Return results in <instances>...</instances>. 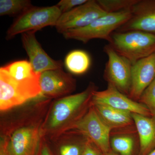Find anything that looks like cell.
I'll list each match as a JSON object with an SVG mask.
<instances>
[{
    "label": "cell",
    "mask_w": 155,
    "mask_h": 155,
    "mask_svg": "<svg viewBox=\"0 0 155 155\" xmlns=\"http://www.w3.org/2000/svg\"><path fill=\"white\" fill-rule=\"evenodd\" d=\"M41 95L56 97L72 91L75 87V80L62 68L42 72L39 79Z\"/></svg>",
    "instance_id": "obj_11"
},
{
    "label": "cell",
    "mask_w": 155,
    "mask_h": 155,
    "mask_svg": "<svg viewBox=\"0 0 155 155\" xmlns=\"http://www.w3.org/2000/svg\"><path fill=\"white\" fill-rule=\"evenodd\" d=\"M109 45L132 64L155 53V35L141 31L114 32Z\"/></svg>",
    "instance_id": "obj_1"
},
{
    "label": "cell",
    "mask_w": 155,
    "mask_h": 155,
    "mask_svg": "<svg viewBox=\"0 0 155 155\" xmlns=\"http://www.w3.org/2000/svg\"><path fill=\"white\" fill-rule=\"evenodd\" d=\"M36 32L32 31L21 34L22 47L35 72L41 73L48 70L63 68V61L54 60L42 48L35 36Z\"/></svg>",
    "instance_id": "obj_9"
},
{
    "label": "cell",
    "mask_w": 155,
    "mask_h": 155,
    "mask_svg": "<svg viewBox=\"0 0 155 155\" xmlns=\"http://www.w3.org/2000/svg\"><path fill=\"white\" fill-rule=\"evenodd\" d=\"M100 116L111 127L129 125L132 121L131 114L105 105L94 104Z\"/></svg>",
    "instance_id": "obj_16"
},
{
    "label": "cell",
    "mask_w": 155,
    "mask_h": 155,
    "mask_svg": "<svg viewBox=\"0 0 155 155\" xmlns=\"http://www.w3.org/2000/svg\"><path fill=\"white\" fill-rule=\"evenodd\" d=\"M104 50L108 57L105 75L109 84L122 93L129 94L132 64L115 51L109 45L105 47Z\"/></svg>",
    "instance_id": "obj_6"
},
{
    "label": "cell",
    "mask_w": 155,
    "mask_h": 155,
    "mask_svg": "<svg viewBox=\"0 0 155 155\" xmlns=\"http://www.w3.org/2000/svg\"><path fill=\"white\" fill-rule=\"evenodd\" d=\"M91 61L88 54L85 51L75 50L68 53L64 64L68 70L73 74L81 75L88 70Z\"/></svg>",
    "instance_id": "obj_18"
},
{
    "label": "cell",
    "mask_w": 155,
    "mask_h": 155,
    "mask_svg": "<svg viewBox=\"0 0 155 155\" xmlns=\"http://www.w3.org/2000/svg\"><path fill=\"white\" fill-rule=\"evenodd\" d=\"M107 155H117L116 154H115L113 153H109V154H108Z\"/></svg>",
    "instance_id": "obj_28"
},
{
    "label": "cell",
    "mask_w": 155,
    "mask_h": 155,
    "mask_svg": "<svg viewBox=\"0 0 155 155\" xmlns=\"http://www.w3.org/2000/svg\"><path fill=\"white\" fill-rule=\"evenodd\" d=\"M37 144L36 129L21 127L12 134L8 144L1 150V155H35Z\"/></svg>",
    "instance_id": "obj_14"
},
{
    "label": "cell",
    "mask_w": 155,
    "mask_h": 155,
    "mask_svg": "<svg viewBox=\"0 0 155 155\" xmlns=\"http://www.w3.org/2000/svg\"><path fill=\"white\" fill-rule=\"evenodd\" d=\"M138 131L140 155H147L155 148V118L131 114Z\"/></svg>",
    "instance_id": "obj_15"
},
{
    "label": "cell",
    "mask_w": 155,
    "mask_h": 155,
    "mask_svg": "<svg viewBox=\"0 0 155 155\" xmlns=\"http://www.w3.org/2000/svg\"><path fill=\"white\" fill-rule=\"evenodd\" d=\"M147 155H155V148L150 153H149Z\"/></svg>",
    "instance_id": "obj_27"
},
{
    "label": "cell",
    "mask_w": 155,
    "mask_h": 155,
    "mask_svg": "<svg viewBox=\"0 0 155 155\" xmlns=\"http://www.w3.org/2000/svg\"><path fill=\"white\" fill-rule=\"evenodd\" d=\"M87 0H61L56 5L62 14L67 13L86 3Z\"/></svg>",
    "instance_id": "obj_23"
},
{
    "label": "cell",
    "mask_w": 155,
    "mask_h": 155,
    "mask_svg": "<svg viewBox=\"0 0 155 155\" xmlns=\"http://www.w3.org/2000/svg\"><path fill=\"white\" fill-rule=\"evenodd\" d=\"M62 14L56 5L46 7L32 6L14 20L7 31L6 39L9 40L19 34L37 31L47 26L55 27Z\"/></svg>",
    "instance_id": "obj_4"
},
{
    "label": "cell",
    "mask_w": 155,
    "mask_h": 155,
    "mask_svg": "<svg viewBox=\"0 0 155 155\" xmlns=\"http://www.w3.org/2000/svg\"><path fill=\"white\" fill-rule=\"evenodd\" d=\"M155 78V53L132 64L130 97L134 99H140Z\"/></svg>",
    "instance_id": "obj_13"
},
{
    "label": "cell",
    "mask_w": 155,
    "mask_h": 155,
    "mask_svg": "<svg viewBox=\"0 0 155 155\" xmlns=\"http://www.w3.org/2000/svg\"><path fill=\"white\" fill-rule=\"evenodd\" d=\"M14 79L19 81L32 80L40 77L41 73L35 72L29 61L26 60L14 61L1 67Z\"/></svg>",
    "instance_id": "obj_17"
},
{
    "label": "cell",
    "mask_w": 155,
    "mask_h": 155,
    "mask_svg": "<svg viewBox=\"0 0 155 155\" xmlns=\"http://www.w3.org/2000/svg\"><path fill=\"white\" fill-rule=\"evenodd\" d=\"M92 98L94 104L105 105L127 111L131 114H140L148 117L152 116L150 112L144 105L127 97L110 84H109L107 88L103 91H94L92 94Z\"/></svg>",
    "instance_id": "obj_8"
},
{
    "label": "cell",
    "mask_w": 155,
    "mask_h": 155,
    "mask_svg": "<svg viewBox=\"0 0 155 155\" xmlns=\"http://www.w3.org/2000/svg\"><path fill=\"white\" fill-rule=\"evenodd\" d=\"M107 14L97 1L87 0L86 3L61 14L56 28L58 33L63 34L68 30L86 27Z\"/></svg>",
    "instance_id": "obj_5"
},
{
    "label": "cell",
    "mask_w": 155,
    "mask_h": 155,
    "mask_svg": "<svg viewBox=\"0 0 155 155\" xmlns=\"http://www.w3.org/2000/svg\"><path fill=\"white\" fill-rule=\"evenodd\" d=\"M81 155H101L99 152L91 145L87 143L84 147L82 150Z\"/></svg>",
    "instance_id": "obj_25"
},
{
    "label": "cell",
    "mask_w": 155,
    "mask_h": 155,
    "mask_svg": "<svg viewBox=\"0 0 155 155\" xmlns=\"http://www.w3.org/2000/svg\"><path fill=\"white\" fill-rule=\"evenodd\" d=\"M41 155H51L48 148L45 147L43 149L41 152Z\"/></svg>",
    "instance_id": "obj_26"
},
{
    "label": "cell",
    "mask_w": 155,
    "mask_h": 155,
    "mask_svg": "<svg viewBox=\"0 0 155 155\" xmlns=\"http://www.w3.org/2000/svg\"><path fill=\"white\" fill-rule=\"evenodd\" d=\"M138 0H97L99 5L107 13L130 10Z\"/></svg>",
    "instance_id": "obj_20"
},
{
    "label": "cell",
    "mask_w": 155,
    "mask_h": 155,
    "mask_svg": "<svg viewBox=\"0 0 155 155\" xmlns=\"http://www.w3.org/2000/svg\"><path fill=\"white\" fill-rule=\"evenodd\" d=\"M92 87L80 93L64 97L57 101L51 111L49 120L51 128H56L67 121L72 114L92 95Z\"/></svg>",
    "instance_id": "obj_12"
},
{
    "label": "cell",
    "mask_w": 155,
    "mask_h": 155,
    "mask_svg": "<svg viewBox=\"0 0 155 155\" xmlns=\"http://www.w3.org/2000/svg\"><path fill=\"white\" fill-rule=\"evenodd\" d=\"M78 129L97 147L101 152L110 153V135L112 127L101 118L96 110L91 109L78 122Z\"/></svg>",
    "instance_id": "obj_7"
},
{
    "label": "cell",
    "mask_w": 155,
    "mask_h": 155,
    "mask_svg": "<svg viewBox=\"0 0 155 155\" xmlns=\"http://www.w3.org/2000/svg\"><path fill=\"white\" fill-rule=\"evenodd\" d=\"M110 145L115 151L121 155H132L134 141L130 137H115L111 140Z\"/></svg>",
    "instance_id": "obj_21"
},
{
    "label": "cell",
    "mask_w": 155,
    "mask_h": 155,
    "mask_svg": "<svg viewBox=\"0 0 155 155\" xmlns=\"http://www.w3.org/2000/svg\"><path fill=\"white\" fill-rule=\"evenodd\" d=\"M140 99L150 112L152 117L155 118V78L146 89Z\"/></svg>",
    "instance_id": "obj_22"
},
{
    "label": "cell",
    "mask_w": 155,
    "mask_h": 155,
    "mask_svg": "<svg viewBox=\"0 0 155 155\" xmlns=\"http://www.w3.org/2000/svg\"><path fill=\"white\" fill-rule=\"evenodd\" d=\"M33 6L29 0H0V16L18 17Z\"/></svg>",
    "instance_id": "obj_19"
},
{
    "label": "cell",
    "mask_w": 155,
    "mask_h": 155,
    "mask_svg": "<svg viewBox=\"0 0 155 155\" xmlns=\"http://www.w3.org/2000/svg\"><path fill=\"white\" fill-rule=\"evenodd\" d=\"M130 10L108 13L83 28L65 31L63 36L66 39H73L86 44L94 39L110 41L111 35L130 19Z\"/></svg>",
    "instance_id": "obj_2"
},
{
    "label": "cell",
    "mask_w": 155,
    "mask_h": 155,
    "mask_svg": "<svg viewBox=\"0 0 155 155\" xmlns=\"http://www.w3.org/2000/svg\"><path fill=\"white\" fill-rule=\"evenodd\" d=\"M40 78L17 81L2 67L0 68V109L7 110L28 100L41 95Z\"/></svg>",
    "instance_id": "obj_3"
},
{
    "label": "cell",
    "mask_w": 155,
    "mask_h": 155,
    "mask_svg": "<svg viewBox=\"0 0 155 155\" xmlns=\"http://www.w3.org/2000/svg\"><path fill=\"white\" fill-rule=\"evenodd\" d=\"M80 147L74 144H65L60 147V155H81Z\"/></svg>",
    "instance_id": "obj_24"
},
{
    "label": "cell",
    "mask_w": 155,
    "mask_h": 155,
    "mask_svg": "<svg viewBox=\"0 0 155 155\" xmlns=\"http://www.w3.org/2000/svg\"><path fill=\"white\" fill-rule=\"evenodd\" d=\"M130 10V19L117 32L137 30L155 35V0H138Z\"/></svg>",
    "instance_id": "obj_10"
}]
</instances>
